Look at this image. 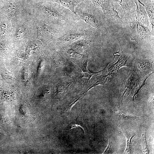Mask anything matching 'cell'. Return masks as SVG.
<instances>
[{
  "instance_id": "cell-1",
  "label": "cell",
  "mask_w": 154,
  "mask_h": 154,
  "mask_svg": "<svg viewBox=\"0 0 154 154\" xmlns=\"http://www.w3.org/2000/svg\"><path fill=\"white\" fill-rule=\"evenodd\" d=\"M130 22L132 26L131 30L133 39L140 44H144L148 41L151 34L149 29L145 25V24L137 21L136 18Z\"/></svg>"
},
{
  "instance_id": "cell-2",
  "label": "cell",
  "mask_w": 154,
  "mask_h": 154,
  "mask_svg": "<svg viewBox=\"0 0 154 154\" xmlns=\"http://www.w3.org/2000/svg\"><path fill=\"white\" fill-rule=\"evenodd\" d=\"M133 70L139 78L151 75L153 72L154 60L151 59L136 60Z\"/></svg>"
},
{
  "instance_id": "cell-3",
  "label": "cell",
  "mask_w": 154,
  "mask_h": 154,
  "mask_svg": "<svg viewBox=\"0 0 154 154\" xmlns=\"http://www.w3.org/2000/svg\"><path fill=\"white\" fill-rule=\"evenodd\" d=\"M117 3V9L121 14L128 20L129 21L133 19V17L136 16L135 9L130 6L129 0H115Z\"/></svg>"
},
{
  "instance_id": "cell-4",
  "label": "cell",
  "mask_w": 154,
  "mask_h": 154,
  "mask_svg": "<svg viewBox=\"0 0 154 154\" xmlns=\"http://www.w3.org/2000/svg\"><path fill=\"white\" fill-rule=\"evenodd\" d=\"M139 78L133 70L131 71L121 86L120 95L122 99L125 95L129 93L135 86Z\"/></svg>"
},
{
  "instance_id": "cell-5",
  "label": "cell",
  "mask_w": 154,
  "mask_h": 154,
  "mask_svg": "<svg viewBox=\"0 0 154 154\" xmlns=\"http://www.w3.org/2000/svg\"><path fill=\"white\" fill-rule=\"evenodd\" d=\"M80 15L82 19L89 26L98 29H100L98 20L93 13L84 12Z\"/></svg>"
},
{
  "instance_id": "cell-6",
  "label": "cell",
  "mask_w": 154,
  "mask_h": 154,
  "mask_svg": "<svg viewBox=\"0 0 154 154\" xmlns=\"http://www.w3.org/2000/svg\"><path fill=\"white\" fill-rule=\"evenodd\" d=\"M119 127L124 133L126 139L127 146L124 153H131L132 149L131 140L136 134L133 131L127 130L121 126Z\"/></svg>"
},
{
  "instance_id": "cell-7",
  "label": "cell",
  "mask_w": 154,
  "mask_h": 154,
  "mask_svg": "<svg viewBox=\"0 0 154 154\" xmlns=\"http://www.w3.org/2000/svg\"><path fill=\"white\" fill-rule=\"evenodd\" d=\"M133 60V57L128 54L123 53L122 54L119 59L117 62L116 67L114 70L118 69L123 66H126L129 67H132V62Z\"/></svg>"
},
{
  "instance_id": "cell-8",
  "label": "cell",
  "mask_w": 154,
  "mask_h": 154,
  "mask_svg": "<svg viewBox=\"0 0 154 154\" xmlns=\"http://www.w3.org/2000/svg\"><path fill=\"white\" fill-rule=\"evenodd\" d=\"M59 4L68 9L76 15L75 11V7L79 5L80 2L77 0H55Z\"/></svg>"
},
{
  "instance_id": "cell-9",
  "label": "cell",
  "mask_w": 154,
  "mask_h": 154,
  "mask_svg": "<svg viewBox=\"0 0 154 154\" xmlns=\"http://www.w3.org/2000/svg\"><path fill=\"white\" fill-rule=\"evenodd\" d=\"M94 5L100 7L105 14H109L112 10L109 0H90Z\"/></svg>"
},
{
  "instance_id": "cell-10",
  "label": "cell",
  "mask_w": 154,
  "mask_h": 154,
  "mask_svg": "<svg viewBox=\"0 0 154 154\" xmlns=\"http://www.w3.org/2000/svg\"><path fill=\"white\" fill-rule=\"evenodd\" d=\"M84 36V33L82 32L70 33L63 36L61 38V40L65 42H71L77 40Z\"/></svg>"
},
{
  "instance_id": "cell-11",
  "label": "cell",
  "mask_w": 154,
  "mask_h": 154,
  "mask_svg": "<svg viewBox=\"0 0 154 154\" xmlns=\"http://www.w3.org/2000/svg\"><path fill=\"white\" fill-rule=\"evenodd\" d=\"M117 118L120 119L124 120H133L137 119L139 117L127 114L122 111H117L114 112Z\"/></svg>"
},
{
  "instance_id": "cell-12",
  "label": "cell",
  "mask_w": 154,
  "mask_h": 154,
  "mask_svg": "<svg viewBox=\"0 0 154 154\" xmlns=\"http://www.w3.org/2000/svg\"><path fill=\"white\" fill-rule=\"evenodd\" d=\"M43 10L45 13L52 17L60 20H65L64 17L56 11L45 7L44 8Z\"/></svg>"
},
{
  "instance_id": "cell-13",
  "label": "cell",
  "mask_w": 154,
  "mask_h": 154,
  "mask_svg": "<svg viewBox=\"0 0 154 154\" xmlns=\"http://www.w3.org/2000/svg\"><path fill=\"white\" fill-rule=\"evenodd\" d=\"M141 145L142 150L145 154H149V151L148 146L147 145L146 130H143L142 132L141 140Z\"/></svg>"
},
{
  "instance_id": "cell-14",
  "label": "cell",
  "mask_w": 154,
  "mask_h": 154,
  "mask_svg": "<svg viewBox=\"0 0 154 154\" xmlns=\"http://www.w3.org/2000/svg\"><path fill=\"white\" fill-rule=\"evenodd\" d=\"M6 11L10 14H13L16 12L17 6L15 3L13 1H7L5 5Z\"/></svg>"
},
{
  "instance_id": "cell-15",
  "label": "cell",
  "mask_w": 154,
  "mask_h": 154,
  "mask_svg": "<svg viewBox=\"0 0 154 154\" xmlns=\"http://www.w3.org/2000/svg\"><path fill=\"white\" fill-rule=\"evenodd\" d=\"M146 10L147 13L150 20L152 26V32L154 33V9L153 6H147L146 7Z\"/></svg>"
},
{
  "instance_id": "cell-16",
  "label": "cell",
  "mask_w": 154,
  "mask_h": 154,
  "mask_svg": "<svg viewBox=\"0 0 154 154\" xmlns=\"http://www.w3.org/2000/svg\"><path fill=\"white\" fill-rule=\"evenodd\" d=\"M86 67L87 63H86L84 64V66L82 69L83 71L82 77L86 78V79L89 80L92 75V74L88 70Z\"/></svg>"
},
{
  "instance_id": "cell-17",
  "label": "cell",
  "mask_w": 154,
  "mask_h": 154,
  "mask_svg": "<svg viewBox=\"0 0 154 154\" xmlns=\"http://www.w3.org/2000/svg\"><path fill=\"white\" fill-rule=\"evenodd\" d=\"M25 30V29L24 27H20L17 33V35L19 36H21V35H24Z\"/></svg>"
},
{
  "instance_id": "cell-18",
  "label": "cell",
  "mask_w": 154,
  "mask_h": 154,
  "mask_svg": "<svg viewBox=\"0 0 154 154\" xmlns=\"http://www.w3.org/2000/svg\"><path fill=\"white\" fill-rule=\"evenodd\" d=\"M111 149V144L110 142V139H109L108 145L107 147L106 148V149L105 151L104 152V153H105V154L109 153Z\"/></svg>"
},
{
  "instance_id": "cell-19",
  "label": "cell",
  "mask_w": 154,
  "mask_h": 154,
  "mask_svg": "<svg viewBox=\"0 0 154 154\" xmlns=\"http://www.w3.org/2000/svg\"><path fill=\"white\" fill-rule=\"evenodd\" d=\"M5 25L3 24L2 25L0 28V31L1 33H3L5 31Z\"/></svg>"
},
{
  "instance_id": "cell-20",
  "label": "cell",
  "mask_w": 154,
  "mask_h": 154,
  "mask_svg": "<svg viewBox=\"0 0 154 154\" xmlns=\"http://www.w3.org/2000/svg\"><path fill=\"white\" fill-rule=\"evenodd\" d=\"M134 0L135 1V3L136 4L137 3H139L141 4H143L141 2L140 0Z\"/></svg>"
}]
</instances>
